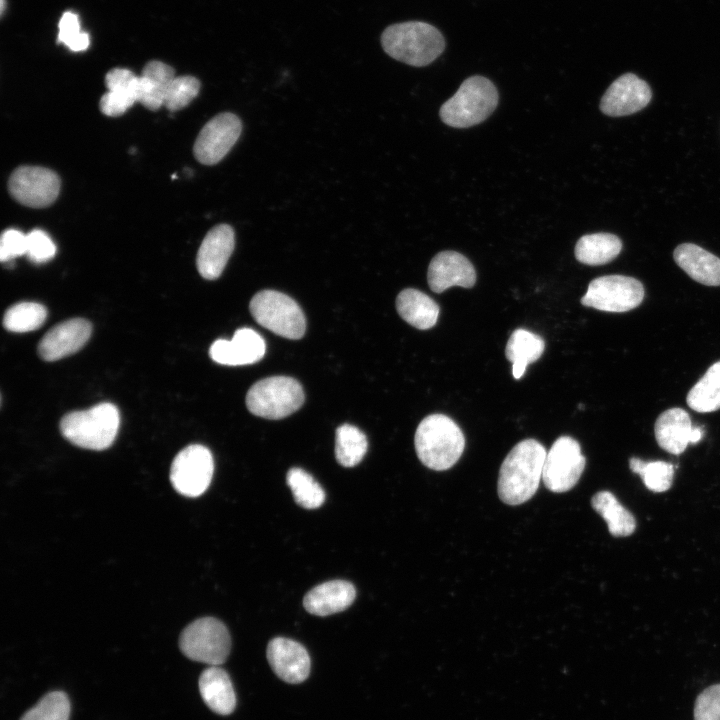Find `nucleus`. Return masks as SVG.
Masks as SVG:
<instances>
[{
    "label": "nucleus",
    "mask_w": 720,
    "mask_h": 720,
    "mask_svg": "<svg viewBox=\"0 0 720 720\" xmlns=\"http://www.w3.org/2000/svg\"><path fill=\"white\" fill-rule=\"evenodd\" d=\"M546 455L544 446L534 439L522 440L511 449L502 462L497 484L504 503L519 505L536 493Z\"/></svg>",
    "instance_id": "f257e3e1"
},
{
    "label": "nucleus",
    "mask_w": 720,
    "mask_h": 720,
    "mask_svg": "<svg viewBox=\"0 0 720 720\" xmlns=\"http://www.w3.org/2000/svg\"><path fill=\"white\" fill-rule=\"evenodd\" d=\"M381 45L393 59L422 67L440 56L445 48V40L431 24L408 21L388 26L381 35Z\"/></svg>",
    "instance_id": "f03ea898"
},
{
    "label": "nucleus",
    "mask_w": 720,
    "mask_h": 720,
    "mask_svg": "<svg viewBox=\"0 0 720 720\" xmlns=\"http://www.w3.org/2000/svg\"><path fill=\"white\" fill-rule=\"evenodd\" d=\"M415 450L426 467L443 471L451 468L461 457L465 438L460 427L448 416L432 414L418 425Z\"/></svg>",
    "instance_id": "7ed1b4c3"
},
{
    "label": "nucleus",
    "mask_w": 720,
    "mask_h": 720,
    "mask_svg": "<svg viewBox=\"0 0 720 720\" xmlns=\"http://www.w3.org/2000/svg\"><path fill=\"white\" fill-rule=\"evenodd\" d=\"M119 426V411L108 402L87 410L70 412L60 421V431L67 440L91 450L108 448L114 442Z\"/></svg>",
    "instance_id": "20e7f679"
},
{
    "label": "nucleus",
    "mask_w": 720,
    "mask_h": 720,
    "mask_svg": "<svg viewBox=\"0 0 720 720\" xmlns=\"http://www.w3.org/2000/svg\"><path fill=\"white\" fill-rule=\"evenodd\" d=\"M497 103L498 92L494 84L483 76H471L441 106L439 115L448 126L467 128L487 119Z\"/></svg>",
    "instance_id": "39448f33"
},
{
    "label": "nucleus",
    "mask_w": 720,
    "mask_h": 720,
    "mask_svg": "<svg viewBox=\"0 0 720 720\" xmlns=\"http://www.w3.org/2000/svg\"><path fill=\"white\" fill-rule=\"evenodd\" d=\"M304 402V391L294 378L273 376L262 379L248 390V410L266 419H282L297 411Z\"/></svg>",
    "instance_id": "423d86ee"
},
{
    "label": "nucleus",
    "mask_w": 720,
    "mask_h": 720,
    "mask_svg": "<svg viewBox=\"0 0 720 720\" xmlns=\"http://www.w3.org/2000/svg\"><path fill=\"white\" fill-rule=\"evenodd\" d=\"M249 309L258 324L279 336L300 339L305 333L306 320L302 309L284 293L260 291L251 299Z\"/></svg>",
    "instance_id": "0eeeda50"
},
{
    "label": "nucleus",
    "mask_w": 720,
    "mask_h": 720,
    "mask_svg": "<svg viewBox=\"0 0 720 720\" xmlns=\"http://www.w3.org/2000/svg\"><path fill=\"white\" fill-rule=\"evenodd\" d=\"M179 647L187 658L217 666L227 659L231 638L223 622L213 617H203L182 631Z\"/></svg>",
    "instance_id": "6e6552de"
},
{
    "label": "nucleus",
    "mask_w": 720,
    "mask_h": 720,
    "mask_svg": "<svg viewBox=\"0 0 720 720\" xmlns=\"http://www.w3.org/2000/svg\"><path fill=\"white\" fill-rule=\"evenodd\" d=\"M644 298L642 283L623 275L593 279L581 298L582 305L606 312H627L638 307Z\"/></svg>",
    "instance_id": "1a4fd4ad"
},
{
    "label": "nucleus",
    "mask_w": 720,
    "mask_h": 720,
    "mask_svg": "<svg viewBox=\"0 0 720 720\" xmlns=\"http://www.w3.org/2000/svg\"><path fill=\"white\" fill-rule=\"evenodd\" d=\"M214 461L210 450L199 444L182 449L174 458L170 481L181 495L197 497L203 494L212 480Z\"/></svg>",
    "instance_id": "9d476101"
},
{
    "label": "nucleus",
    "mask_w": 720,
    "mask_h": 720,
    "mask_svg": "<svg viewBox=\"0 0 720 720\" xmlns=\"http://www.w3.org/2000/svg\"><path fill=\"white\" fill-rule=\"evenodd\" d=\"M585 457L579 443L569 437H559L547 452L542 480L547 489L562 493L572 489L585 468Z\"/></svg>",
    "instance_id": "9b49d317"
},
{
    "label": "nucleus",
    "mask_w": 720,
    "mask_h": 720,
    "mask_svg": "<svg viewBox=\"0 0 720 720\" xmlns=\"http://www.w3.org/2000/svg\"><path fill=\"white\" fill-rule=\"evenodd\" d=\"M61 181L51 169L40 166H20L8 180L11 196L31 208L51 205L58 197Z\"/></svg>",
    "instance_id": "f8f14e48"
},
{
    "label": "nucleus",
    "mask_w": 720,
    "mask_h": 720,
    "mask_svg": "<svg viewBox=\"0 0 720 720\" xmlns=\"http://www.w3.org/2000/svg\"><path fill=\"white\" fill-rule=\"evenodd\" d=\"M242 130L240 119L233 113H220L201 129L194 143L195 158L204 165L221 161L238 140Z\"/></svg>",
    "instance_id": "ddd939ff"
},
{
    "label": "nucleus",
    "mask_w": 720,
    "mask_h": 720,
    "mask_svg": "<svg viewBox=\"0 0 720 720\" xmlns=\"http://www.w3.org/2000/svg\"><path fill=\"white\" fill-rule=\"evenodd\" d=\"M651 97V89L644 80L626 73L608 87L601 98L600 109L608 116H627L645 108Z\"/></svg>",
    "instance_id": "4468645a"
},
{
    "label": "nucleus",
    "mask_w": 720,
    "mask_h": 720,
    "mask_svg": "<svg viewBox=\"0 0 720 720\" xmlns=\"http://www.w3.org/2000/svg\"><path fill=\"white\" fill-rule=\"evenodd\" d=\"M654 432L658 445L674 455L683 453L688 444L698 443L703 437L702 427H693L688 412L679 407L662 412L655 422Z\"/></svg>",
    "instance_id": "2eb2a0df"
},
{
    "label": "nucleus",
    "mask_w": 720,
    "mask_h": 720,
    "mask_svg": "<svg viewBox=\"0 0 720 720\" xmlns=\"http://www.w3.org/2000/svg\"><path fill=\"white\" fill-rule=\"evenodd\" d=\"M92 325L82 318L64 321L51 328L38 345L39 356L56 361L80 350L90 338Z\"/></svg>",
    "instance_id": "dca6fc26"
},
{
    "label": "nucleus",
    "mask_w": 720,
    "mask_h": 720,
    "mask_svg": "<svg viewBox=\"0 0 720 720\" xmlns=\"http://www.w3.org/2000/svg\"><path fill=\"white\" fill-rule=\"evenodd\" d=\"M265 350V341L259 333L251 328H240L231 340L213 342L209 355L218 364L239 366L258 362L265 355Z\"/></svg>",
    "instance_id": "f3484780"
},
{
    "label": "nucleus",
    "mask_w": 720,
    "mask_h": 720,
    "mask_svg": "<svg viewBox=\"0 0 720 720\" xmlns=\"http://www.w3.org/2000/svg\"><path fill=\"white\" fill-rule=\"evenodd\" d=\"M266 654L274 673L287 683H301L310 673L309 654L294 640L276 637L269 642Z\"/></svg>",
    "instance_id": "a211bd4d"
},
{
    "label": "nucleus",
    "mask_w": 720,
    "mask_h": 720,
    "mask_svg": "<svg viewBox=\"0 0 720 720\" xmlns=\"http://www.w3.org/2000/svg\"><path fill=\"white\" fill-rule=\"evenodd\" d=\"M427 280L430 289L442 293L452 286L470 288L476 282L472 263L456 251H442L431 260Z\"/></svg>",
    "instance_id": "6ab92c4d"
},
{
    "label": "nucleus",
    "mask_w": 720,
    "mask_h": 720,
    "mask_svg": "<svg viewBox=\"0 0 720 720\" xmlns=\"http://www.w3.org/2000/svg\"><path fill=\"white\" fill-rule=\"evenodd\" d=\"M234 231L227 224L213 227L204 237L196 257L200 275L208 280L217 279L223 272L234 249Z\"/></svg>",
    "instance_id": "aec40b11"
},
{
    "label": "nucleus",
    "mask_w": 720,
    "mask_h": 720,
    "mask_svg": "<svg viewBox=\"0 0 720 720\" xmlns=\"http://www.w3.org/2000/svg\"><path fill=\"white\" fill-rule=\"evenodd\" d=\"M356 597L352 583L332 580L317 585L303 599L306 611L317 616H328L347 609Z\"/></svg>",
    "instance_id": "412c9836"
},
{
    "label": "nucleus",
    "mask_w": 720,
    "mask_h": 720,
    "mask_svg": "<svg viewBox=\"0 0 720 720\" xmlns=\"http://www.w3.org/2000/svg\"><path fill=\"white\" fill-rule=\"evenodd\" d=\"M676 264L696 282L720 286V259L692 243L678 245L673 253Z\"/></svg>",
    "instance_id": "4be33fe9"
},
{
    "label": "nucleus",
    "mask_w": 720,
    "mask_h": 720,
    "mask_svg": "<svg viewBox=\"0 0 720 720\" xmlns=\"http://www.w3.org/2000/svg\"><path fill=\"white\" fill-rule=\"evenodd\" d=\"M199 691L205 704L215 713L228 715L236 705V696L228 673L210 666L199 678Z\"/></svg>",
    "instance_id": "5701e85b"
},
{
    "label": "nucleus",
    "mask_w": 720,
    "mask_h": 720,
    "mask_svg": "<svg viewBox=\"0 0 720 720\" xmlns=\"http://www.w3.org/2000/svg\"><path fill=\"white\" fill-rule=\"evenodd\" d=\"M175 77L174 69L168 64L157 60L148 62L137 79V102L149 110L159 109L163 106L166 89Z\"/></svg>",
    "instance_id": "b1692460"
},
{
    "label": "nucleus",
    "mask_w": 720,
    "mask_h": 720,
    "mask_svg": "<svg viewBox=\"0 0 720 720\" xmlns=\"http://www.w3.org/2000/svg\"><path fill=\"white\" fill-rule=\"evenodd\" d=\"M398 314L411 326L427 330L432 328L439 316V306L423 292L407 288L401 291L396 298Z\"/></svg>",
    "instance_id": "393cba45"
},
{
    "label": "nucleus",
    "mask_w": 720,
    "mask_h": 720,
    "mask_svg": "<svg viewBox=\"0 0 720 720\" xmlns=\"http://www.w3.org/2000/svg\"><path fill=\"white\" fill-rule=\"evenodd\" d=\"M545 349L544 340L537 334L518 328L512 332L505 348V356L512 363V374L520 379L530 363L538 360Z\"/></svg>",
    "instance_id": "a878e982"
},
{
    "label": "nucleus",
    "mask_w": 720,
    "mask_h": 720,
    "mask_svg": "<svg viewBox=\"0 0 720 720\" xmlns=\"http://www.w3.org/2000/svg\"><path fill=\"white\" fill-rule=\"evenodd\" d=\"M622 249L619 237L610 233L582 236L575 246L576 259L586 265H603L614 260Z\"/></svg>",
    "instance_id": "bb28decb"
},
{
    "label": "nucleus",
    "mask_w": 720,
    "mask_h": 720,
    "mask_svg": "<svg viewBox=\"0 0 720 720\" xmlns=\"http://www.w3.org/2000/svg\"><path fill=\"white\" fill-rule=\"evenodd\" d=\"M592 508L606 521L615 537L631 535L636 528L634 516L609 491H599L591 499Z\"/></svg>",
    "instance_id": "cd10ccee"
},
{
    "label": "nucleus",
    "mask_w": 720,
    "mask_h": 720,
    "mask_svg": "<svg viewBox=\"0 0 720 720\" xmlns=\"http://www.w3.org/2000/svg\"><path fill=\"white\" fill-rule=\"evenodd\" d=\"M686 401L692 410L700 413L720 409V361L712 364L690 389Z\"/></svg>",
    "instance_id": "c85d7f7f"
},
{
    "label": "nucleus",
    "mask_w": 720,
    "mask_h": 720,
    "mask_svg": "<svg viewBox=\"0 0 720 720\" xmlns=\"http://www.w3.org/2000/svg\"><path fill=\"white\" fill-rule=\"evenodd\" d=\"M365 434L357 427L343 424L336 430L335 457L344 467H353L361 462L367 452Z\"/></svg>",
    "instance_id": "c756f323"
},
{
    "label": "nucleus",
    "mask_w": 720,
    "mask_h": 720,
    "mask_svg": "<svg viewBox=\"0 0 720 720\" xmlns=\"http://www.w3.org/2000/svg\"><path fill=\"white\" fill-rule=\"evenodd\" d=\"M295 502L305 509H316L325 501L321 485L305 470L291 468L286 476Z\"/></svg>",
    "instance_id": "7c9ffc66"
},
{
    "label": "nucleus",
    "mask_w": 720,
    "mask_h": 720,
    "mask_svg": "<svg viewBox=\"0 0 720 720\" xmlns=\"http://www.w3.org/2000/svg\"><path fill=\"white\" fill-rule=\"evenodd\" d=\"M47 317L46 308L36 302H20L8 308L3 317L6 330L24 333L38 329Z\"/></svg>",
    "instance_id": "2f4dec72"
},
{
    "label": "nucleus",
    "mask_w": 720,
    "mask_h": 720,
    "mask_svg": "<svg viewBox=\"0 0 720 720\" xmlns=\"http://www.w3.org/2000/svg\"><path fill=\"white\" fill-rule=\"evenodd\" d=\"M629 467L632 472L640 475L645 486L653 492L667 491L673 482L674 467L664 461L645 462L639 458L631 457Z\"/></svg>",
    "instance_id": "473e14b6"
},
{
    "label": "nucleus",
    "mask_w": 720,
    "mask_h": 720,
    "mask_svg": "<svg viewBox=\"0 0 720 720\" xmlns=\"http://www.w3.org/2000/svg\"><path fill=\"white\" fill-rule=\"evenodd\" d=\"M69 716V698L62 691H53L46 694L20 720H68Z\"/></svg>",
    "instance_id": "72a5a7b5"
},
{
    "label": "nucleus",
    "mask_w": 720,
    "mask_h": 720,
    "mask_svg": "<svg viewBox=\"0 0 720 720\" xmlns=\"http://www.w3.org/2000/svg\"><path fill=\"white\" fill-rule=\"evenodd\" d=\"M200 82L190 75L175 77L168 85L163 106L169 111L186 107L199 93Z\"/></svg>",
    "instance_id": "f704fd0d"
},
{
    "label": "nucleus",
    "mask_w": 720,
    "mask_h": 720,
    "mask_svg": "<svg viewBox=\"0 0 720 720\" xmlns=\"http://www.w3.org/2000/svg\"><path fill=\"white\" fill-rule=\"evenodd\" d=\"M135 102H137L136 85L133 88L108 90L101 97L99 108L106 116L118 117L123 115Z\"/></svg>",
    "instance_id": "c9c22d12"
},
{
    "label": "nucleus",
    "mask_w": 720,
    "mask_h": 720,
    "mask_svg": "<svg viewBox=\"0 0 720 720\" xmlns=\"http://www.w3.org/2000/svg\"><path fill=\"white\" fill-rule=\"evenodd\" d=\"M56 245L50 236L41 229H33L27 234L26 256L33 263H45L56 254Z\"/></svg>",
    "instance_id": "e433bc0d"
},
{
    "label": "nucleus",
    "mask_w": 720,
    "mask_h": 720,
    "mask_svg": "<svg viewBox=\"0 0 720 720\" xmlns=\"http://www.w3.org/2000/svg\"><path fill=\"white\" fill-rule=\"evenodd\" d=\"M694 720H720V684L705 688L696 698Z\"/></svg>",
    "instance_id": "4c0bfd02"
},
{
    "label": "nucleus",
    "mask_w": 720,
    "mask_h": 720,
    "mask_svg": "<svg viewBox=\"0 0 720 720\" xmlns=\"http://www.w3.org/2000/svg\"><path fill=\"white\" fill-rule=\"evenodd\" d=\"M27 234L9 228L3 231L0 240V260L3 263H10L15 258L26 255Z\"/></svg>",
    "instance_id": "58836bf2"
},
{
    "label": "nucleus",
    "mask_w": 720,
    "mask_h": 720,
    "mask_svg": "<svg viewBox=\"0 0 720 720\" xmlns=\"http://www.w3.org/2000/svg\"><path fill=\"white\" fill-rule=\"evenodd\" d=\"M138 76L125 68H114L105 77V84L108 90L133 88L136 85Z\"/></svg>",
    "instance_id": "ea45409f"
},
{
    "label": "nucleus",
    "mask_w": 720,
    "mask_h": 720,
    "mask_svg": "<svg viewBox=\"0 0 720 720\" xmlns=\"http://www.w3.org/2000/svg\"><path fill=\"white\" fill-rule=\"evenodd\" d=\"M81 33L79 20L76 14L65 12L59 21L58 40L66 46Z\"/></svg>",
    "instance_id": "a19ab883"
},
{
    "label": "nucleus",
    "mask_w": 720,
    "mask_h": 720,
    "mask_svg": "<svg viewBox=\"0 0 720 720\" xmlns=\"http://www.w3.org/2000/svg\"><path fill=\"white\" fill-rule=\"evenodd\" d=\"M90 40L89 36L85 32H81L78 36H76L68 45V47L72 51H82L85 50L89 46Z\"/></svg>",
    "instance_id": "79ce46f5"
},
{
    "label": "nucleus",
    "mask_w": 720,
    "mask_h": 720,
    "mask_svg": "<svg viewBox=\"0 0 720 720\" xmlns=\"http://www.w3.org/2000/svg\"><path fill=\"white\" fill-rule=\"evenodd\" d=\"M5 9V0H1V13L4 12Z\"/></svg>",
    "instance_id": "37998d69"
}]
</instances>
